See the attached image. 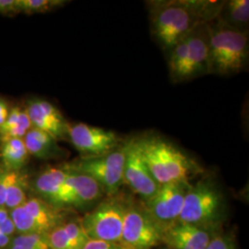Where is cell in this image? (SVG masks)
Wrapping results in <instances>:
<instances>
[{
	"mask_svg": "<svg viewBox=\"0 0 249 249\" xmlns=\"http://www.w3.org/2000/svg\"><path fill=\"white\" fill-rule=\"evenodd\" d=\"M223 4L215 1L156 2L151 9L152 35L169 52L196 26L218 17Z\"/></svg>",
	"mask_w": 249,
	"mask_h": 249,
	"instance_id": "1",
	"label": "cell"
},
{
	"mask_svg": "<svg viewBox=\"0 0 249 249\" xmlns=\"http://www.w3.org/2000/svg\"><path fill=\"white\" fill-rule=\"evenodd\" d=\"M209 33L208 73L221 76L236 74L249 63L248 31L231 26L216 17L207 23Z\"/></svg>",
	"mask_w": 249,
	"mask_h": 249,
	"instance_id": "2",
	"label": "cell"
},
{
	"mask_svg": "<svg viewBox=\"0 0 249 249\" xmlns=\"http://www.w3.org/2000/svg\"><path fill=\"white\" fill-rule=\"evenodd\" d=\"M139 150L155 181L161 186L188 182L197 165L176 145L158 136L135 138Z\"/></svg>",
	"mask_w": 249,
	"mask_h": 249,
	"instance_id": "3",
	"label": "cell"
},
{
	"mask_svg": "<svg viewBox=\"0 0 249 249\" xmlns=\"http://www.w3.org/2000/svg\"><path fill=\"white\" fill-rule=\"evenodd\" d=\"M223 193L211 179H202L188 188L178 223L213 232L225 219Z\"/></svg>",
	"mask_w": 249,
	"mask_h": 249,
	"instance_id": "4",
	"label": "cell"
},
{
	"mask_svg": "<svg viewBox=\"0 0 249 249\" xmlns=\"http://www.w3.org/2000/svg\"><path fill=\"white\" fill-rule=\"evenodd\" d=\"M125 201L116 196H108L86 214L80 224L90 240L119 244L124 223Z\"/></svg>",
	"mask_w": 249,
	"mask_h": 249,
	"instance_id": "5",
	"label": "cell"
},
{
	"mask_svg": "<svg viewBox=\"0 0 249 249\" xmlns=\"http://www.w3.org/2000/svg\"><path fill=\"white\" fill-rule=\"evenodd\" d=\"M124 143L107 154L96 157H87L68 164L66 167L85 174L93 178L105 194L116 196L123 184Z\"/></svg>",
	"mask_w": 249,
	"mask_h": 249,
	"instance_id": "6",
	"label": "cell"
},
{
	"mask_svg": "<svg viewBox=\"0 0 249 249\" xmlns=\"http://www.w3.org/2000/svg\"><path fill=\"white\" fill-rule=\"evenodd\" d=\"M162 229L142 207L125 201L119 245L123 249H151L161 243Z\"/></svg>",
	"mask_w": 249,
	"mask_h": 249,
	"instance_id": "7",
	"label": "cell"
},
{
	"mask_svg": "<svg viewBox=\"0 0 249 249\" xmlns=\"http://www.w3.org/2000/svg\"><path fill=\"white\" fill-rule=\"evenodd\" d=\"M189 187L190 184L187 181L161 185L150 199L144 201L143 208L151 219L164 229L178 223Z\"/></svg>",
	"mask_w": 249,
	"mask_h": 249,
	"instance_id": "8",
	"label": "cell"
},
{
	"mask_svg": "<svg viewBox=\"0 0 249 249\" xmlns=\"http://www.w3.org/2000/svg\"><path fill=\"white\" fill-rule=\"evenodd\" d=\"M68 139L83 158L105 155L123 144L114 131L84 123L69 124Z\"/></svg>",
	"mask_w": 249,
	"mask_h": 249,
	"instance_id": "9",
	"label": "cell"
},
{
	"mask_svg": "<svg viewBox=\"0 0 249 249\" xmlns=\"http://www.w3.org/2000/svg\"><path fill=\"white\" fill-rule=\"evenodd\" d=\"M124 160L123 183L147 201L159 189L160 185L155 181L139 150L136 139L124 143Z\"/></svg>",
	"mask_w": 249,
	"mask_h": 249,
	"instance_id": "10",
	"label": "cell"
},
{
	"mask_svg": "<svg viewBox=\"0 0 249 249\" xmlns=\"http://www.w3.org/2000/svg\"><path fill=\"white\" fill-rule=\"evenodd\" d=\"M25 111L33 127L50 134L56 141L68 138L69 123L61 112L48 101H29Z\"/></svg>",
	"mask_w": 249,
	"mask_h": 249,
	"instance_id": "11",
	"label": "cell"
},
{
	"mask_svg": "<svg viewBox=\"0 0 249 249\" xmlns=\"http://www.w3.org/2000/svg\"><path fill=\"white\" fill-rule=\"evenodd\" d=\"M35 189L43 200L53 207L73 206L71 188L67 183V171L64 168H48L35 181Z\"/></svg>",
	"mask_w": 249,
	"mask_h": 249,
	"instance_id": "12",
	"label": "cell"
},
{
	"mask_svg": "<svg viewBox=\"0 0 249 249\" xmlns=\"http://www.w3.org/2000/svg\"><path fill=\"white\" fill-rule=\"evenodd\" d=\"M209 33L207 23L196 26L187 36V53L181 81L208 74Z\"/></svg>",
	"mask_w": 249,
	"mask_h": 249,
	"instance_id": "13",
	"label": "cell"
},
{
	"mask_svg": "<svg viewBox=\"0 0 249 249\" xmlns=\"http://www.w3.org/2000/svg\"><path fill=\"white\" fill-rule=\"evenodd\" d=\"M213 232L187 223H176L162 229L161 243L169 249H206Z\"/></svg>",
	"mask_w": 249,
	"mask_h": 249,
	"instance_id": "14",
	"label": "cell"
},
{
	"mask_svg": "<svg viewBox=\"0 0 249 249\" xmlns=\"http://www.w3.org/2000/svg\"><path fill=\"white\" fill-rule=\"evenodd\" d=\"M67 171V183L71 188L73 206L85 208L97 202L105 195L103 188L89 176L80 172L63 167Z\"/></svg>",
	"mask_w": 249,
	"mask_h": 249,
	"instance_id": "15",
	"label": "cell"
},
{
	"mask_svg": "<svg viewBox=\"0 0 249 249\" xmlns=\"http://www.w3.org/2000/svg\"><path fill=\"white\" fill-rule=\"evenodd\" d=\"M23 142L28 153L40 160L56 159L64 152L53 136L33 126L23 138Z\"/></svg>",
	"mask_w": 249,
	"mask_h": 249,
	"instance_id": "16",
	"label": "cell"
},
{
	"mask_svg": "<svg viewBox=\"0 0 249 249\" xmlns=\"http://www.w3.org/2000/svg\"><path fill=\"white\" fill-rule=\"evenodd\" d=\"M22 207L45 233L63 223L60 209L47 203L40 197L27 198Z\"/></svg>",
	"mask_w": 249,
	"mask_h": 249,
	"instance_id": "17",
	"label": "cell"
},
{
	"mask_svg": "<svg viewBox=\"0 0 249 249\" xmlns=\"http://www.w3.org/2000/svg\"><path fill=\"white\" fill-rule=\"evenodd\" d=\"M1 158L7 171L18 172L28 160L27 151L23 139H12L2 142Z\"/></svg>",
	"mask_w": 249,
	"mask_h": 249,
	"instance_id": "18",
	"label": "cell"
},
{
	"mask_svg": "<svg viewBox=\"0 0 249 249\" xmlns=\"http://www.w3.org/2000/svg\"><path fill=\"white\" fill-rule=\"evenodd\" d=\"M231 26L247 31L249 21V0H230L224 2L218 16Z\"/></svg>",
	"mask_w": 249,
	"mask_h": 249,
	"instance_id": "19",
	"label": "cell"
},
{
	"mask_svg": "<svg viewBox=\"0 0 249 249\" xmlns=\"http://www.w3.org/2000/svg\"><path fill=\"white\" fill-rule=\"evenodd\" d=\"M9 216L14 223L16 231H18L20 234L45 233L22 206L9 211Z\"/></svg>",
	"mask_w": 249,
	"mask_h": 249,
	"instance_id": "20",
	"label": "cell"
},
{
	"mask_svg": "<svg viewBox=\"0 0 249 249\" xmlns=\"http://www.w3.org/2000/svg\"><path fill=\"white\" fill-rule=\"evenodd\" d=\"M27 188L28 181L24 176L18 174V178L13 182V184L9 187L8 195L6 198L5 207L11 211L15 208L20 207L24 204L27 198Z\"/></svg>",
	"mask_w": 249,
	"mask_h": 249,
	"instance_id": "21",
	"label": "cell"
},
{
	"mask_svg": "<svg viewBox=\"0 0 249 249\" xmlns=\"http://www.w3.org/2000/svg\"><path fill=\"white\" fill-rule=\"evenodd\" d=\"M18 12L37 14L52 11L61 7L67 1L63 0H17Z\"/></svg>",
	"mask_w": 249,
	"mask_h": 249,
	"instance_id": "22",
	"label": "cell"
},
{
	"mask_svg": "<svg viewBox=\"0 0 249 249\" xmlns=\"http://www.w3.org/2000/svg\"><path fill=\"white\" fill-rule=\"evenodd\" d=\"M9 246L28 249H50L46 239V233H22L11 239Z\"/></svg>",
	"mask_w": 249,
	"mask_h": 249,
	"instance_id": "23",
	"label": "cell"
},
{
	"mask_svg": "<svg viewBox=\"0 0 249 249\" xmlns=\"http://www.w3.org/2000/svg\"><path fill=\"white\" fill-rule=\"evenodd\" d=\"M62 223L46 233L49 248L50 249H78L65 231Z\"/></svg>",
	"mask_w": 249,
	"mask_h": 249,
	"instance_id": "24",
	"label": "cell"
},
{
	"mask_svg": "<svg viewBox=\"0 0 249 249\" xmlns=\"http://www.w3.org/2000/svg\"><path fill=\"white\" fill-rule=\"evenodd\" d=\"M18 172L2 171L0 172V206H5L9 187L18 178Z\"/></svg>",
	"mask_w": 249,
	"mask_h": 249,
	"instance_id": "25",
	"label": "cell"
},
{
	"mask_svg": "<svg viewBox=\"0 0 249 249\" xmlns=\"http://www.w3.org/2000/svg\"><path fill=\"white\" fill-rule=\"evenodd\" d=\"M25 115V110H21L18 107H14L9 111V116L4 122V124L0 126V135L5 133L9 129L15 127L18 125L20 121L22 120V117Z\"/></svg>",
	"mask_w": 249,
	"mask_h": 249,
	"instance_id": "26",
	"label": "cell"
},
{
	"mask_svg": "<svg viewBox=\"0 0 249 249\" xmlns=\"http://www.w3.org/2000/svg\"><path fill=\"white\" fill-rule=\"evenodd\" d=\"M206 249H237L234 241L228 235H216L212 238Z\"/></svg>",
	"mask_w": 249,
	"mask_h": 249,
	"instance_id": "27",
	"label": "cell"
},
{
	"mask_svg": "<svg viewBox=\"0 0 249 249\" xmlns=\"http://www.w3.org/2000/svg\"><path fill=\"white\" fill-rule=\"evenodd\" d=\"M82 249H123L117 243L107 242V241L90 240L86 243Z\"/></svg>",
	"mask_w": 249,
	"mask_h": 249,
	"instance_id": "28",
	"label": "cell"
},
{
	"mask_svg": "<svg viewBox=\"0 0 249 249\" xmlns=\"http://www.w3.org/2000/svg\"><path fill=\"white\" fill-rule=\"evenodd\" d=\"M18 12L17 0H0V13L9 15Z\"/></svg>",
	"mask_w": 249,
	"mask_h": 249,
	"instance_id": "29",
	"label": "cell"
},
{
	"mask_svg": "<svg viewBox=\"0 0 249 249\" xmlns=\"http://www.w3.org/2000/svg\"><path fill=\"white\" fill-rule=\"evenodd\" d=\"M0 231H2L4 234H6V235H8V236L12 238L13 234L16 231V229H15V226H14V223L12 222V220L10 219V216L5 223L0 225Z\"/></svg>",
	"mask_w": 249,
	"mask_h": 249,
	"instance_id": "30",
	"label": "cell"
},
{
	"mask_svg": "<svg viewBox=\"0 0 249 249\" xmlns=\"http://www.w3.org/2000/svg\"><path fill=\"white\" fill-rule=\"evenodd\" d=\"M9 108L7 103L2 98H0V126L4 124L9 114Z\"/></svg>",
	"mask_w": 249,
	"mask_h": 249,
	"instance_id": "31",
	"label": "cell"
},
{
	"mask_svg": "<svg viewBox=\"0 0 249 249\" xmlns=\"http://www.w3.org/2000/svg\"><path fill=\"white\" fill-rule=\"evenodd\" d=\"M11 239H12L11 237L4 234L2 231H0V249H6L7 247H9Z\"/></svg>",
	"mask_w": 249,
	"mask_h": 249,
	"instance_id": "32",
	"label": "cell"
},
{
	"mask_svg": "<svg viewBox=\"0 0 249 249\" xmlns=\"http://www.w3.org/2000/svg\"><path fill=\"white\" fill-rule=\"evenodd\" d=\"M9 218V211L5 206H0V225Z\"/></svg>",
	"mask_w": 249,
	"mask_h": 249,
	"instance_id": "33",
	"label": "cell"
},
{
	"mask_svg": "<svg viewBox=\"0 0 249 249\" xmlns=\"http://www.w3.org/2000/svg\"><path fill=\"white\" fill-rule=\"evenodd\" d=\"M9 249H28V248H20V247H11V246H9Z\"/></svg>",
	"mask_w": 249,
	"mask_h": 249,
	"instance_id": "34",
	"label": "cell"
},
{
	"mask_svg": "<svg viewBox=\"0 0 249 249\" xmlns=\"http://www.w3.org/2000/svg\"><path fill=\"white\" fill-rule=\"evenodd\" d=\"M167 249V248H165V249Z\"/></svg>",
	"mask_w": 249,
	"mask_h": 249,
	"instance_id": "35",
	"label": "cell"
}]
</instances>
